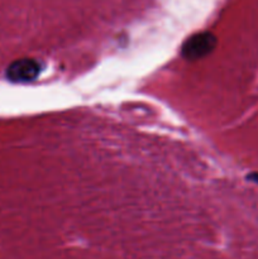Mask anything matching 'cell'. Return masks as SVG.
<instances>
[{
    "label": "cell",
    "mask_w": 258,
    "mask_h": 259,
    "mask_svg": "<svg viewBox=\"0 0 258 259\" xmlns=\"http://www.w3.org/2000/svg\"><path fill=\"white\" fill-rule=\"evenodd\" d=\"M217 43L218 39L212 33H196L185 40L181 48V55L189 61L200 60L210 55L217 47Z\"/></svg>",
    "instance_id": "cell-1"
},
{
    "label": "cell",
    "mask_w": 258,
    "mask_h": 259,
    "mask_svg": "<svg viewBox=\"0 0 258 259\" xmlns=\"http://www.w3.org/2000/svg\"><path fill=\"white\" fill-rule=\"evenodd\" d=\"M42 65L34 58H20L7 68V78L12 82L25 83L34 81L42 72Z\"/></svg>",
    "instance_id": "cell-2"
},
{
    "label": "cell",
    "mask_w": 258,
    "mask_h": 259,
    "mask_svg": "<svg viewBox=\"0 0 258 259\" xmlns=\"http://www.w3.org/2000/svg\"><path fill=\"white\" fill-rule=\"evenodd\" d=\"M249 179H250V181H253V182H255V184H258V174L250 175Z\"/></svg>",
    "instance_id": "cell-3"
}]
</instances>
